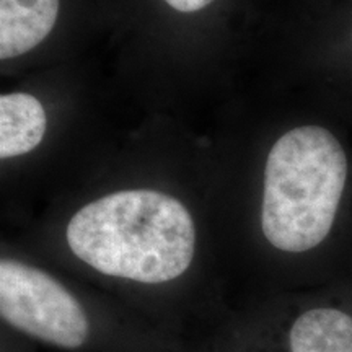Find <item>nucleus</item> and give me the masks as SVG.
Returning a JSON list of instances; mask_svg holds the SVG:
<instances>
[{"mask_svg":"<svg viewBox=\"0 0 352 352\" xmlns=\"http://www.w3.org/2000/svg\"><path fill=\"white\" fill-rule=\"evenodd\" d=\"M74 258L109 279L145 287L176 283L191 270L197 228L186 206L151 189L107 195L65 227Z\"/></svg>","mask_w":352,"mask_h":352,"instance_id":"nucleus-1","label":"nucleus"},{"mask_svg":"<svg viewBox=\"0 0 352 352\" xmlns=\"http://www.w3.org/2000/svg\"><path fill=\"white\" fill-rule=\"evenodd\" d=\"M0 318L26 340L64 352H173L179 334L147 318H120L88 305L51 272L0 261Z\"/></svg>","mask_w":352,"mask_h":352,"instance_id":"nucleus-2","label":"nucleus"},{"mask_svg":"<svg viewBox=\"0 0 352 352\" xmlns=\"http://www.w3.org/2000/svg\"><path fill=\"white\" fill-rule=\"evenodd\" d=\"M347 178L341 144L328 129L302 126L272 145L264 170L261 232L272 248L298 254L331 232Z\"/></svg>","mask_w":352,"mask_h":352,"instance_id":"nucleus-3","label":"nucleus"},{"mask_svg":"<svg viewBox=\"0 0 352 352\" xmlns=\"http://www.w3.org/2000/svg\"><path fill=\"white\" fill-rule=\"evenodd\" d=\"M226 331L250 352H352V315L311 307L285 323L230 321Z\"/></svg>","mask_w":352,"mask_h":352,"instance_id":"nucleus-4","label":"nucleus"},{"mask_svg":"<svg viewBox=\"0 0 352 352\" xmlns=\"http://www.w3.org/2000/svg\"><path fill=\"white\" fill-rule=\"evenodd\" d=\"M59 0H0V59L32 51L54 28Z\"/></svg>","mask_w":352,"mask_h":352,"instance_id":"nucleus-5","label":"nucleus"},{"mask_svg":"<svg viewBox=\"0 0 352 352\" xmlns=\"http://www.w3.org/2000/svg\"><path fill=\"white\" fill-rule=\"evenodd\" d=\"M46 122L43 104L34 96H0V157H19L36 148L46 132Z\"/></svg>","mask_w":352,"mask_h":352,"instance_id":"nucleus-6","label":"nucleus"},{"mask_svg":"<svg viewBox=\"0 0 352 352\" xmlns=\"http://www.w3.org/2000/svg\"><path fill=\"white\" fill-rule=\"evenodd\" d=\"M199 352H250V351H246L243 346H240L239 342L233 340L226 329H222V331L215 336V340L210 342L208 347L201 349Z\"/></svg>","mask_w":352,"mask_h":352,"instance_id":"nucleus-7","label":"nucleus"},{"mask_svg":"<svg viewBox=\"0 0 352 352\" xmlns=\"http://www.w3.org/2000/svg\"><path fill=\"white\" fill-rule=\"evenodd\" d=\"M170 7H173L178 12H197L208 7L214 0H165Z\"/></svg>","mask_w":352,"mask_h":352,"instance_id":"nucleus-8","label":"nucleus"},{"mask_svg":"<svg viewBox=\"0 0 352 352\" xmlns=\"http://www.w3.org/2000/svg\"><path fill=\"white\" fill-rule=\"evenodd\" d=\"M173 352H199V351H191V349H189V347L184 346V347H182V349H178V351H173Z\"/></svg>","mask_w":352,"mask_h":352,"instance_id":"nucleus-9","label":"nucleus"}]
</instances>
